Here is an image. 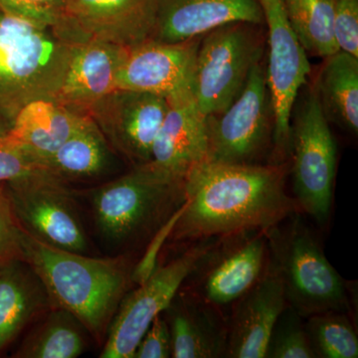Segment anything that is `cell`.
Here are the masks:
<instances>
[{"label": "cell", "mask_w": 358, "mask_h": 358, "mask_svg": "<svg viewBox=\"0 0 358 358\" xmlns=\"http://www.w3.org/2000/svg\"><path fill=\"white\" fill-rule=\"evenodd\" d=\"M289 162L225 164L208 160L192 167L185 201L169 239L194 243L246 231H268L299 211L287 192Z\"/></svg>", "instance_id": "6da1fadb"}, {"label": "cell", "mask_w": 358, "mask_h": 358, "mask_svg": "<svg viewBox=\"0 0 358 358\" xmlns=\"http://www.w3.org/2000/svg\"><path fill=\"white\" fill-rule=\"evenodd\" d=\"M22 258L39 275L54 307L67 310L103 343L134 267L124 255L95 258L49 246L21 230Z\"/></svg>", "instance_id": "7a4b0ae2"}, {"label": "cell", "mask_w": 358, "mask_h": 358, "mask_svg": "<svg viewBox=\"0 0 358 358\" xmlns=\"http://www.w3.org/2000/svg\"><path fill=\"white\" fill-rule=\"evenodd\" d=\"M185 180L148 162L99 186L91 194L96 233L115 249L134 248L145 243L185 203Z\"/></svg>", "instance_id": "3957f363"}, {"label": "cell", "mask_w": 358, "mask_h": 358, "mask_svg": "<svg viewBox=\"0 0 358 358\" xmlns=\"http://www.w3.org/2000/svg\"><path fill=\"white\" fill-rule=\"evenodd\" d=\"M76 44L0 9V134L28 103L56 100Z\"/></svg>", "instance_id": "277c9868"}, {"label": "cell", "mask_w": 358, "mask_h": 358, "mask_svg": "<svg viewBox=\"0 0 358 358\" xmlns=\"http://www.w3.org/2000/svg\"><path fill=\"white\" fill-rule=\"evenodd\" d=\"M266 233L268 268L281 281L289 307L303 319L327 310L352 315L353 292L327 260L301 212Z\"/></svg>", "instance_id": "5b68a950"}, {"label": "cell", "mask_w": 358, "mask_h": 358, "mask_svg": "<svg viewBox=\"0 0 358 358\" xmlns=\"http://www.w3.org/2000/svg\"><path fill=\"white\" fill-rule=\"evenodd\" d=\"M263 26L231 22L202 35L193 77V96L202 114L222 113L243 91L250 72L265 57Z\"/></svg>", "instance_id": "8992f818"}, {"label": "cell", "mask_w": 358, "mask_h": 358, "mask_svg": "<svg viewBox=\"0 0 358 358\" xmlns=\"http://www.w3.org/2000/svg\"><path fill=\"white\" fill-rule=\"evenodd\" d=\"M303 90L291 117L289 171L294 199L301 213L324 224L333 205L336 145L315 88Z\"/></svg>", "instance_id": "52a82bcc"}, {"label": "cell", "mask_w": 358, "mask_h": 358, "mask_svg": "<svg viewBox=\"0 0 358 358\" xmlns=\"http://www.w3.org/2000/svg\"><path fill=\"white\" fill-rule=\"evenodd\" d=\"M274 114L266 63L250 72L243 91L222 113L206 115V160L217 164H266L270 162Z\"/></svg>", "instance_id": "ba28073f"}, {"label": "cell", "mask_w": 358, "mask_h": 358, "mask_svg": "<svg viewBox=\"0 0 358 358\" xmlns=\"http://www.w3.org/2000/svg\"><path fill=\"white\" fill-rule=\"evenodd\" d=\"M3 186L14 218L25 234L55 248L88 253L75 193L65 180L40 169Z\"/></svg>", "instance_id": "9c48e42d"}, {"label": "cell", "mask_w": 358, "mask_h": 358, "mask_svg": "<svg viewBox=\"0 0 358 358\" xmlns=\"http://www.w3.org/2000/svg\"><path fill=\"white\" fill-rule=\"evenodd\" d=\"M267 41V81L274 114L270 164L291 159V117L294 102L310 73L308 55L294 34L285 0H258Z\"/></svg>", "instance_id": "30bf717a"}, {"label": "cell", "mask_w": 358, "mask_h": 358, "mask_svg": "<svg viewBox=\"0 0 358 358\" xmlns=\"http://www.w3.org/2000/svg\"><path fill=\"white\" fill-rule=\"evenodd\" d=\"M215 238L194 242L166 265L155 268L140 287L122 299L110 322L101 358H134L157 315L164 313Z\"/></svg>", "instance_id": "8fae6325"}, {"label": "cell", "mask_w": 358, "mask_h": 358, "mask_svg": "<svg viewBox=\"0 0 358 358\" xmlns=\"http://www.w3.org/2000/svg\"><path fill=\"white\" fill-rule=\"evenodd\" d=\"M266 232L246 231L215 238L183 287L225 313L267 273Z\"/></svg>", "instance_id": "7c38bea8"}, {"label": "cell", "mask_w": 358, "mask_h": 358, "mask_svg": "<svg viewBox=\"0 0 358 358\" xmlns=\"http://www.w3.org/2000/svg\"><path fill=\"white\" fill-rule=\"evenodd\" d=\"M167 110L164 96L117 89L94 103L87 115L110 147L134 166L152 160V145Z\"/></svg>", "instance_id": "4fadbf2b"}, {"label": "cell", "mask_w": 358, "mask_h": 358, "mask_svg": "<svg viewBox=\"0 0 358 358\" xmlns=\"http://www.w3.org/2000/svg\"><path fill=\"white\" fill-rule=\"evenodd\" d=\"M202 36L178 42L148 40L128 48L117 75V89L145 92L167 101L193 96L197 49Z\"/></svg>", "instance_id": "5bb4252c"}, {"label": "cell", "mask_w": 358, "mask_h": 358, "mask_svg": "<svg viewBox=\"0 0 358 358\" xmlns=\"http://www.w3.org/2000/svg\"><path fill=\"white\" fill-rule=\"evenodd\" d=\"M65 16L76 43L98 39L131 48L152 38L157 0H65Z\"/></svg>", "instance_id": "9a60e30c"}, {"label": "cell", "mask_w": 358, "mask_h": 358, "mask_svg": "<svg viewBox=\"0 0 358 358\" xmlns=\"http://www.w3.org/2000/svg\"><path fill=\"white\" fill-rule=\"evenodd\" d=\"M287 306L282 282L268 268L262 279L230 308L224 357L265 358L271 333Z\"/></svg>", "instance_id": "2e32d148"}, {"label": "cell", "mask_w": 358, "mask_h": 358, "mask_svg": "<svg viewBox=\"0 0 358 358\" xmlns=\"http://www.w3.org/2000/svg\"><path fill=\"white\" fill-rule=\"evenodd\" d=\"M231 22L264 25L258 0H157L150 39L178 43Z\"/></svg>", "instance_id": "e0dca14e"}, {"label": "cell", "mask_w": 358, "mask_h": 358, "mask_svg": "<svg viewBox=\"0 0 358 358\" xmlns=\"http://www.w3.org/2000/svg\"><path fill=\"white\" fill-rule=\"evenodd\" d=\"M171 338V357H225L228 315L181 287L164 312Z\"/></svg>", "instance_id": "ac0fdd59"}, {"label": "cell", "mask_w": 358, "mask_h": 358, "mask_svg": "<svg viewBox=\"0 0 358 358\" xmlns=\"http://www.w3.org/2000/svg\"><path fill=\"white\" fill-rule=\"evenodd\" d=\"M128 48L90 39L76 44L56 102L80 114L117 90V75Z\"/></svg>", "instance_id": "d6986e66"}, {"label": "cell", "mask_w": 358, "mask_h": 358, "mask_svg": "<svg viewBox=\"0 0 358 358\" xmlns=\"http://www.w3.org/2000/svg\"><path fill=\"white\" fill-rule=\"evenodd\" d=\"M167 102L169 110L150 162L171 176L185 178L192 167L206 160V115L200 112L194 96Z\"/></svg>", "instance_id": "ffe728a7"}, {"label": "cell", "mask_w": 358, "mask_h": 358, "mask_svg": "<svg viewBox=\"0 0 358 358\" xmlns=\"http://www.w3.org/2000/svg\"><path fill=\"white\" fill-rule=\"evenodd\" d=\"M54 307L39 275L23 259L0 267V353Z\"/></svg>", "instance_id": "44dd1931"}, {"label": "cell", "mask_w": 358, "mask_h": 358, "mask_svg": "<svg viewBox=\"0 0 358 358\" xmlns=\"http://www.w3.org/2000/svg\"><path fill=\"white\" fill-rule=\"evenodd\" d=\"M88 119L89 115L75 112L56 101L36 100L18 113L7 134L46 167L47 160Z\"/></svg>", "instance_id": "7402d4cb"}, {"label": "cell", "mask_w": 358, "mask_h": 358, "mask_svg": "<svg viewBox=\"0 0 358 358\" xmlns=\"http://www.w3.org/2000/svg\"><path fill=\"white\" fill-rule=\"evenodd\" d=\"M315 90L329 122L358 131V58L338 51L324 58Z\"/></svg>", "instance_id": "603a6c76"}, {"label": "cell", "mask_w": 358, "mask_h": 358, "mask_svg": "<svg viewBox=\"0 0 358 358\" xmlns=\"http://www.w3.org/2000/svg\"><path fill=\"white\" fill-rule=\"evenodd\" d=\"M88 334L74 315L53 308L33 324L13 357L76 358L88 348Z\"/></svg>", "instance_id": "cb8c5ba5"}, {"label": "cell", "mask_w": 358, "mask_h": 358, "mask_svg": "<svg viewBox=\"0 0 358 358\" xmlns=\"http://www.w3.org/2000/svg\"><path fill=\"white\" fill-rule=\"evenodd\" d=\"M109 143L89 117L72 134L45 166L63 180L88 179L102 176L110 164Z\"/></svg>", "instance_id": "d4e9b609"}, {"label": "cell", "mask_w": 358, "mask_h": 358, "mask_svg": "<svg viewBox=\"0 0 358 358\" xmlns=\"http://www.w3.org/2000/svg\"><path fill=\"white\" fill-rule=\"evenodd\" d=\"M336 0H285L287 14L306 53L327 58L338 52L334 36Z\"/></svg>", "instance_id": "484cf974"}, {"label": "cell", "mask_w": 358, "mask_h": 358, "mask_svg": "<svg viewBox=\"0 0 358 358\" xmlns=\"http://www.w3.org/2000/svg\"><path fill=\"white\" fill-rule=\"evenodd\" d=\"M306 331L317 358H357L358 336L350 313H315L305 319Z\"/></svg>", "instance_id": "4316f807"}, {"label": "cell", "mask_w": 358, "mask_h": 358, "mask_svg": "<svg viewBox=\"0 0 358 358\" xmlns=\"http://www.w3.org/2000/svg\"><path fill=\"white\" fill-rule=\"evenodd\" d=\"M303 320L293 308L287 306L271 333L265 358H317Z\"/></svg>", "instance_id": "83f0119b"}, {"label": "cell", "mask_w": 358, "mask_h": 358, "mask_svg": "<svg viewBox=\"0 0 358 358\" xmlns=\"http://www.w3.org/2000/svg\"><path fill=\"white\" fill-rule=\"evenodd\" d=\"M0 9L14 17L54 30L76 43L66 22L65 0H0Z\"/></svg>", "instance_id": "f1b7e54d"}, {"label": "cell", "mask_w": 358, "mask_h": 358, "mask_svg": "<svg viewBox=\"0 0 358 358\" xmlns=\"http://www.w3.org/2000/svg\"><path fill=\"white\" fill-rule=\"evenodd\" d=\"M46 169L8 134H0V183Z\"/></svg>", "instance_id": "f546056e"}, {"label": "cell", "mask_w": 358, "mask_h": 358, "mask_svg": "<svg viewBox=\"0 0 358 358\" xmlns=\"http://www.w3.org/2000/svg\"><path fill=\"white\" fill-rule=\"evenodd\" d=\"M333 28L338 50L358 58V0H336Z\"/></svg>", "instance_id": "4dcf8cb0"}, {"label": "cell", "mask_w": 358, "mask_h": 358, "mask_svg": "<svg viewBox=\"0 0 358 358\" xmlns=\"http://www.w3.org/2000/svg\"><path fill=\"white\" fill-rule=\"evenodd\" d=\"M22 258L21 229L7 199L3 183H0V267Z\"/></svg>", "instance_id": "1f68e13d"}, {"label": "cell", "mask_w": 358, "mask_h": 358, "mask_svg": "<svg viewBox=\"0 0 358 358\" xmlns=\"http://www.w3.org/2000/svg\"><path fill=\"white\" fill-rule=\"evenodd\" d=\"M171 357V338L164 313L157 315L141 339L134 358Z\"/></svg>", "instance_id": "d6a6232c"}]
</instances>
